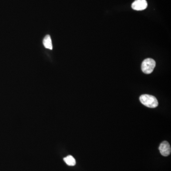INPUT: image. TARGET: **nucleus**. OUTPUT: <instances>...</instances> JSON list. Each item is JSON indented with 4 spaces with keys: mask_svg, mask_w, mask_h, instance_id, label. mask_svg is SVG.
I'll list each match as a JSON object with an SVG mask.
<instances>
[{
    "mask_svg": "<svg viewBox=\"0 0 171 171\" xmlns=\"http://www.w3.org/2000/svg\"><path fill=\"white\" fill-rule=\"evenodd\" d=\"M139 99L141 103L148 108H155L158 105V100L153 95H142L140 97Z\"/></svg>",
    "mask_w": 171,
    "mask_h": 171,
    "instance_id": "1",
    "label": "nucleus"
},
{
    "mask_svg": "<svg viewBox=\"0 0 171 171\" xmlns=\"http://www.w3.org/2000/svg\"><path fill=\"white\" fill-rule=\"evenodd\" d=\"M156 63L153 59L147 58L143 61L141 65L142 71L146 74H149L153 71Z\"/></svg>",
    "mask_w": 171,
    "mask_h": 171,
    "instance_id": "2",
    "label": "nucleus"
},
{
    "mask_svg": "<svg viewBox=\"0 0 171 171\" xmlns=\"http://www.w3.org/2000/svg\"><path fill=\"white\" fill-rule=\"evenodd\" d=\"M160 154L164 156H167L171 154V146L168 142L164 141L163 142L159 147Z\"/></svg>",
    "mask_w": 171,
    "mask_h": 171,
    "instance_id": "3",
    "label": "nucleus"
},
{
    "mask_svg": "<svg viewBox=\"0 0 171 171\" xmlns=\"http://www.w3.org/2000/svg\"><path fill=\"white\" fill-rule=\"evenodd\" d=\"M147 7L146 0H135L132 4V8L136 11H143Z\"/></svg>",
    "mask_w": 171,
    "mask_h": 171,
    "instance_id": "4",
    "label": "nucleus"
},
{
    "mask_svg": "<svg viewBox=\"0 0 171 171\" xmlns=\"http://www.w3.org/2000/svg\"><path fill=\"white\" fill-rule=\"evenodd\" d=\"M43 43L44 47L46 49L52 50V44L51 39L50 35H46L43 41Z\"/></svg>",
    "mask_w": 171,
    "mask_h": 171,
    "instance_id": "5",
    "label": "nucleus"
},
{
    "mask_svg": "<svg viewBox=\"0 0 171 171\" xmlns=\"http://www.w3.org/2000/svg\"><path fill=\"white\" fill-rule=\"evenodd\" d=\"M64 161L69 166H74L76 164V160L71 155H69L64 158Z\"/></svg>",
    "mask_w": 171,
    "mask_h": 171,
    "instance_id": "6",
    "label": "nucleus"
}]
</instances>
